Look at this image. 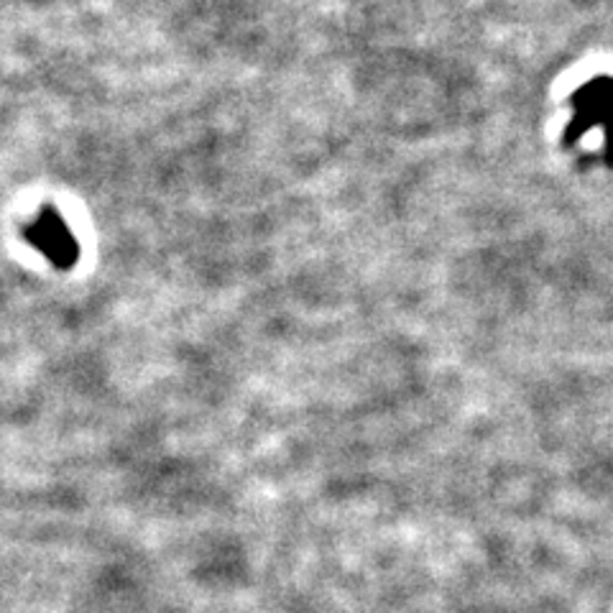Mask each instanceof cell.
I'll return each mask as SVG.
<instances>
[{
	"instance_id": "1",
	"label": "cell",
	"mask_w": 613,
	"mask_h": 613,
	"mask_svg": "<svg viewBox=\"0 0 613 613\" xmlns=\"http://www.w3.org/2000/svg\"><path fill=\"white\" fill-rule=\"evenodd\" d=\"M575 107V118L565 134V143L580 138L586 130L601 126L605 130V146L611 151L613 161V80L611 77H598L582 84V88L570 97Z\"/></svg>"
},
{
	"instance_id": "2",
	"label": "cell",
	"mask_w": 613,
	"mask_h": 613,
	"mask_svg": "<svg viewBox=\"0 0 613 613\" xmlns=\"http://www.w3.org/2000/svg\"><path fill=\"white\" fill-rule=\"evenodd\" d=\"M26 238L54 268H72L77 258H80V248H77L72 230H69L67 220L54 210L38 215L28 225Z\"/></svg>"
}]
</instances>
